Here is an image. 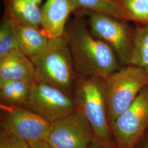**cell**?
Masks as SVG:
<instances>
[{
	"label": "cell",
	"mask_w": 148,
	"mask_h": 148,
	"mask_svg": "<svg viewBox=\"0 0 148 148\" xmlns=\"http://www.w3.org/2000/svg\"><path fill=\"white\" fill-rule=\"evenodd\" d=\"M67 24L64 36L78 76L106 79L121 68L112 49L92 34L82 16H76Z\"/></svg>",
	"instance_id": "6da1fadb"
},
{
	"label": "cell",
	"mask_w": 148,
	"mask_h": 148,
	"mask_svg": "<svg viewBox=\"0 0 148 148\" xmlns=\"http://www.w3.org/2000/svg\"><path fill=\"white\" fill-rule=\"evenodd\" d=\"M38 79L74 97L78 75L64 36L50 40L47 47L30 58Z\"/></svg>",
	"instance_id": "7a4b0ae2"
},
{
	"label": "cell",
	"mask_w": 148,
	"mask_h": 148,
	"mask_svg": "<svg viewBox=\"0 0 148 148\" xmlns=\"http://www.w3.org/2000/svg\"><path fill=\"white\" fill-rule=\"evenodd\" d=\"M74 97L93 128L95 139L110 143L111 128L109 123L104 80L98 76H78Z\"/></svg>",
	"instance_id": "3957f363"
},
{
	"label": "cell",
	"mask_w": 148,
	"mask_h": 148,
	"mask_svg": "<svg viewBox=\"0 0 148 148\" xmlns=\"http://www.w3.org/2000/svg\"><path fill=\"white\" fill-rule=\"evenodd\" d=\"M104 80L110 127L148 86V74L133 65L124 66Z\"/></svg>",
	"instance_id": "277c9868"
},
{
	"label": "cell",
	"mask_w": 148,
	"mask_h": 148,
	"mask_svg": "<svg viewBox=\"0 0 148 148\" xmlns=\"http://www.w3.org/2000/svg\"><path fill=\"white\" fill-rule=\"evenodd\" d=\"M76 16H87V25L95 37L107 43L116 54L120 65L130 64L135 29L127 21L95 11H78Z\"/></svg>",
	"instance_id": "5b68a950"
},
{
	"label": "cell",
	"mask_w": 148,
	"mask_h": 148,
	"mask_svg": "<svg viewBox=\"0 0 148 148\" xmlns=\"http://www.w3.org/2000/svg\"><path fill=\"white\" fill-rule=\"evenodd\" d=\"M110 128L116 148H136L148 131V86Z\"/></svg>",
	"instance_id": "8992f818"
},
{
	"label": "cell",
	"mask_w": 148,
	"mask_h": 148,
	"mask_svg": "<svg viewBox=\"0 0 148 148\" xmlns=\"http://www.w3.org/2000/svg\"><path fill=\"white\" fill-rule=\"evenodd\" d=\"M24 107L50 123L66 116L78 109L73 96L39 79L32 83Z\"/></svg>",
	"instance_id": "52a82bcc"
},
{
	"label": "cell",
	"mask_w": 148,
	"mask_h": 148,
	"mask_svg": "<svg viewBox=\"0 0 148 148\" xmlns=\"http://www.w3.org/2000/svg\"><path fill=\"white\" fill-rule=\"evenodd\" d=\"M95 139L90 122L78 109L51 123L45 140L53 148H88Z\"/></svg>",
	"instance_id": "ba28073f"
},
{
	"label": "cell",
	"mask_w": 148,
	"mask_h": 148,
	"mask_svg": "<svg viewBox=\"0 0 148 148\" xmlns=\"http://www.w3.org/2000/svg\"><path fill=\"white\" fill-rule=\"evenodd\" d=\"M1 127L30 146L45 140L51 123L24 107L1 105Z\"/></svg>",
	"instance_id": "9c48e42d"
},
{
	"label": "cell",
	"mask_w": 148,
	"mask_h": 148,
	"mask_svg": "<svg viewBox=\"0 0 148 148\" xmlns=\"http://www.w3.org/2000/svg\"><path fill=\"white\" fill-rule=\"evenodd\" d=\"M73 12L70 0H47L41 8V28L49 40L63 36Z\"/></svg>",
	"instance_id": "30bf717a"
},
{
	"label": "cell",
	"mask_w": 148,
	"mask_h": 148,
	"mask_svg": "<svg viewBox=\"0 0 148 148\" xmlns=\"http://www.w3.org/2000/svg\"><path fill=\"white\" fill-rule=\"evenodd\" d=\"M0 79L34 82L38 78L31 59L18 49L0 57Z\"/></svg>",
	"instance_id": "8fae6325"
},
{
	"label": "cell",
	"mask_w": 148,
	"mask_h": 148,
	"mask_svg": "<svg viewBox=\"0 0 148 148\" xmlns=\"http://www.w3.org/2000/svg\"><path fill=\"white\" fill-rule=\"evenodd\" d=\"M5 14L14 23L41 27V8L31 0H4Z\"/></svg>",
	"instance_id": "7c38bea8"
},
{
	"label": "cell",
	"mask_w": 148,
	"mask_h": 148,
	"mask_svg": "<svg viewBox=\"0 0 148 148\" xmlns=\"http://www.w3.org/2000/svg\"><path fill=\"white\" fill-rule=\"evenodd\" d=\"M14 24L19 49L29 58L37 56L47 47L50 40L40 27Z\"/></svg>",
	"instance_id": "4fadbf2b"
},
{
	"label": "cell",
	"mask_w": 148,
	"mask_h": 148,
	"mask_svg": "<svg viewBox=\"0 0 148 148\" xmlns=\"http://www.w3.org/2000/svg\"><path fill=\"white\" fill-rule=\"evenodd\" d=\"M33 82L27 80L0 79L1 105L24 107Z\"/></svg>",
	"instance_id": "5bb4252c"
},
{
	"label": "cell",
	"mask_w": 148,
	"mask_h": 148,
	"mask_svg": "<svg viewBox=\"0 0 148 148\" xmlns=\"http://www.w3.org/2000/svg\"><path fill=\"white\" fill-rule=\"evenodd\" d=\"M140 68L148 74V24H138L130 64Z\"/></svg>",
	"instance_id": "9a60e30c"
},
{
	"label": "cell",
	"mask_w": 148,
	"mask_h": 148,
	"mask_svg": "<svg viewBox=\"0 0 148 148\" xmlns=\"http://www.w3.org/2000/svg\"><path fill=\"white\" fill-rule=\"evenodd\" d=\"M74 12L95 11L123 20L121 11L116 0H70Z\"/></svg>",
	"instance_id": "2e32d148"
},
{
	"label": "cell",
	"mask_w": 148,
	"mask_h": 148,
	"mask_svg": "<svg viewBox=\"0 0 148 148\" xmlns=\"http://www.w3.org/2000/svg\"><path fill=\"white\" fill-rule=\"evenodd\" d=\"M123 19L138 24H148V0H116Z\"/></svg>",
	"instance_id": "e0dca14e"
},
{
	"label": "cell",
	"mask_w": 148,
	"mask_h": 148,
	"mask_svg": "<svg viewBox=\"0 0 148 148\" xmlns=\"http://www.w3.org/2000/svg\"><path fill=\"white\" fill-rule=\"evenodd\" d=\"M19 49L14 23L4 15L0 25V57Z\"/></svg>",
	"instance_id": "ac0fdd59"
},
{
	"label": "cell",
	"mask_w": 148,
	"mask_h": 148,
	"mask_svg": "<svg viewBox=\"0 0 148 148\" xmlns=\"http://www.w3.org/2000/svg\"><path fill=\"white\" fill-rule=\"evenodd\" d=\"M0 148H31V147L23 139L1 129Z\"/></svg>",
	"instance_id": "d6986e66"
},
{
	"label": "cell",
	"mask_w": 148,
	"mask_h": 148,
	"mask_svg": "<svg viewBox=\"0 0 148 148\" xmlns=\"http://www.w3.org/2000/svg\"><path fill=\"white\" fill-rule=\"evenodd\" d=\"M110 144L95 139L88 148H111Z\"/></svg>",
	"instance_id": "ffe728a7"
},
{
	"label": "cell",
	"mask_w": 148,
	"mask_h": 148,
	"mask_svg": "<svg viewBox=\"0 0 148 148\" xmlns=\"http://www.w3.org/2000/svg\"><path fill=\"white\" fill-rule=\"evenodd\" d=\"M30 147L31 148H53L45 140L33 144Z\"/></svg>",
	"instance_id": "44dd1931"
},
{
	"label": "cell",
	"mask_w": 148,
	"mask_h": 148,
	"mask_svg": "<svg viewBox=\"0 0 148 148\" xmlns=\"http://www.w3.org/2000/svg\"><path fill=\"white\" fill-rule=\"evenodd\" d=\"M136 148H148V131L145 137L138 144Z\"/></svg>",
	"instance_id": "7402d4cb"
},
{
	"label": "cell",
	"mask_w": 148,
	"mask_h": 148,
	"mask_svg": "<svg viewBox=\"0 0 148 148\" xmlns=\"http://www.w3.org/2000/svg\"><path fill=\"white\" fill-rule=\"evenodd\" d=\"M31 1H33L34 2H35V3H36L38 5H40V3H41V1H42V0H31Z\"/></svg>",
	"instance_id": "603a6c76"
}]
</instances>
